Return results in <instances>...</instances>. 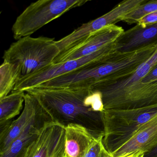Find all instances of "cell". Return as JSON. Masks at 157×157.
<instances>
[{"label": "cell", "instance_id": "cell-3", "mask_svg": "<svg viewBox=\"0 0 157 157\" xmlns=\"http://www.w3.org/2000/svg\"><path fill=\"white\" fill-rule=\"evenodd\" d=\"M54 39L41 36L24 37L12 43L3 59L15 65L21 78L46 69L53 64L61 53Z\"/></svg>", "mask_w": 157, "mask_h": 157}, {"label": "cell", "instance_id": "cell-7", "mask_svg": "<svg viewBox=\"0 0 157 157\" xmlns=\"http://www.w3.org/2000/svg\"><path fill=\"white\" fill-rule=\"evenodd\" d=\"M115 51L114 42H112L91 55L62 63L52 64L42 71L20 78L12 91H26L46 81L73 71L88 63L102 59Z\"/></svg>", "mask_w": 157, "mask_h": 157}, {"label": "cell", "instance_id": "cell-10", "mask_svg": "<svg viewBox=\"0 0 157 157\" xmlns=\"http://www.w3.org/2000/svg\"><path fill=\"white\" fill-rule=\"evenodd\" d=\"M124 29L116 25H110L93 32L86 39L71 49L60 53L53 64L62 63L91 55L114 42Z\"/></svg>", "mask_w": 157, "mask_h": 157}, {"label": "cell", "instance_id": "cell-22", "mask_svg": "<svg viewBox=\"0 0 157 157\" xmlns=\"http://www.w3.org/2000/svg\"><path fill=\"white\" fill-rule=\"evenodd\" d=\"M64 157H68L66 156L65 155V156Z\"/></svg>", "mask_w": 157, "mask_h": 157}, {"label": "cell", "instance_id": "cell-20", "mask_svg": "<svg viewBox=\"0 0 157 157\" xmlns=\"http://www.w3.org/2000/svg\"><path fill=\"white\" fill-rule=\"evenodd\" d=\"M157 23V11L148 14L137 21L136 25L144 27L147 25Z\"/></svg>", "mask_w": 157, "mask_h": 157}, {"label": "cell", "instance_id": "cell-5", "mask_svg": "<svg viewBox=\"0 0 157 157\" xmlns=\"http://www.w3.org/2000/svg\"><path fill=\"white\" fill-rule=\"evenodd\" d=\"M92 0H38L29 5L17 18L12 27L15 40L30 36L73 8Z\"/></svg>", "mask_w": 157, "mask_h": 157}, {"label": "cell", "instance_id": "cell-19", "mask_svg": "<svg viewBox=\"0 0 157 157\" xmlns=\"http://www.w3.org/2000/svg\"><path fill=\"white\" fill-rule=\"evenodd\" d=\"M103 137L97 138L84 157H112V155L105 148Z\"/></svg>", "mask_w": 157, "mask_h": 157}, {"label": "cell", "instance_id": "cell-12", "mask_svg": "<svg viewBox=\"0 0 157 157\" xmlns=\"http://www.w3.org/2000/svg\"><path fill=\"white\" fill-rule=\"evenodd\" d=\"M114 45L115 50L120 52H134L157 46V23L144 27L136 25L124 31L114 41Z\"/></svg>", "mask_w": 157, "mask_h": 157}, {"label": "cell", "instance_id": "cell-4", "mask_svg": "<svg viewBox=\"0 0 157 157\" xmlns=\"http://www.w3.org/2000/svg\"><path fill=\"white\" fill-rule=\"evenodd\" d=\"M102 114L105 126L103 143L112 155L157 115V104L136 109H104Z\"/></svg>", "mask_w": 157, "mask_h": 157}, {"label": "cell", "instance_id": "cell-6", "mask_svg": "<svg viewBox=\"0 0 157 157\" xmlns=\"http://www.w3.org/2000/svg\"><path fill=\"white\" fill-rule=\"evenodd\" d=\"M157 63V49L131 74L113 79H101L91 89L101 94L104 109H121L135 88Z\"/></svg>", "mask_w": 157, "mask_h": 157}, {"label": "cell", "instance_id": "cell-13", "mask_svg": "<svg viewBox=\"0 0 157 157\" xmlns=\"http://www.w3.org/2000/svg\"><path fill=\"white\" fill-rule=\"evenodd\" d=\"M96 139L84 126L68 124L65 127V155L84 157Z\"/></svg>", "mask_w": 157, "mask_h": 157}, {"label": "cell", "instance_id": "cell-17", "mask_svg": "<svg viewBox=\"0 0 157 157\" xmlns=\"http://www.w3.org/2000/svg\"><path fill=\"white\" fill-rule=\"evenodd\" d=\"M20 78L21 75L17 67L3 61L0 67V99L12 92Z\"/></svg>", "mask_w": 157, "mask_h": 157}, {"label": "cell", "instance_id": "cell-21", "mask_svg": "<svg viewBox=\"0 0 157 157\" xmlns=\"http://www.w3.org/2000/svg\"><path fill=\"white\" fill-rule=\"evenodd\" d=\"M143 157H157V146L151 151L145 154Z\"/></svg>", "mask_w": 157, "mask_h": 157}, {"label": "cell", "instance_id": "cell-9", "mask_svg": "<svg viewBox=\"0 0 157 157\" xmlns=\"http://www.w3.org/2000/svg\"><path fill=\"white\" fill-rule=\"evenodd\" d=\"M53 121L37 100L26 92L21 115L16 120L0 127V152H2L29 125Z\"/></svg>", "mask_w": 157, "mask_h": 157}, {"label": "cell", "instance_id": "cell-18", "mask_svg": "<svg viewBox=\"0 0 157 157\" xmlns=\"http://www.w3.org/2000/svg\"><path fill=\"white\" fill-rule=\"evenodd\" d=\"M157 11V0H149L140 5L122 18V21L132 25L145 16Z\"/></svg>", "mask_w": 157, "mask_h": 157}, {"label": "cell", "instance_id": "cell-11", "mask_svg": "<svg viewBox=\"0 0 157 157\" xmlns=\"http://www.w3.org/2000/svg\"><path fill=\"white\" fill-rule=\"evenodd\" d=\"M157 146V115L144 124L112 157H141Z\"/></svg>", "mask_w": 157, "mask_h": 157}, {"label": "cell", "instance_id": "cell-1", "mask_svg": "<svg viewBox=\"0 0 157 157\" xmlns=\"http://www.w3.org/2000/svg\"><path fill=\"white\" fill-rule=\"evenodd\" d=\"M26 92L37 100L53 121L65 127L78 124L96 139L104 137V105L98 91L90 88L34 87Z\"/></svg>", "mask_w": 157, "mask_h": 157}, {"label": "cell", "instance_id": "cell-15", "mask_svg": "<svg viewBox=\"0 0 157 157\" xmlns=\"http://www.w3.org/2000/svg\"><path fill=\"white\" fill-rule=\"evenodd\" d=\"M24 91H14L0 99V127L12 122L19 114L25 104Z\"/></svg>", "mask_w": 157, "mask_h": 157}, {"label": "cell", "instance_id": "cell-23", "mask_svg": "<svg viewBox=\"0 0 157 157\" xmlns=\"http://www.w3.org/2000/svg\"></svg>", "mask_w": 157, "mask_h": 157}, {"label": "cell", "instance_id": "cell-8", "mask_svg": "<svg viewBox=\"0 0 157 157\" xmlns=\"http://www.w3.org/2000/svg\"><path fill=\"white\" fill-rule=\"evenodd\" d=\"M65 127L53 121L45 123L39 134L18 157H64Z\"/></svg>", "mask_w": 157, "mask_h": 157}, {"label": "cell", "instance_id": "cell-14", "mask_svg": "<svg viewBox=\"0 0 157 157\" xmlns=\"http://www.w3.org/2000/svg\"><path fill=\"white\" fill-rule=\"evenodd\" d=\"M148 1L123 0L107 13L90 21V25L95 31H97L107 26L116 25L124 16Z\"/></svg>", "mask_w": 157, "mask_h": 157}, {"label": "cell", "instance_id": "cell-2", "mask_svg": "<svg viewBox=\"0 0 157 157\" xmlns=\"http://www.w3.org/2000/svg\"><path fill=\"white\" fill-rule=\"evenodd\" d=\"M157 49L150 46L131 52L115 51L73 71L46 81L35 87L90 88L103 79L122 78L132 74Z\"/></svg>", "mask_w": 157, "mask_h": 157}, {"label": "cell", "instance_id": "cell-16", "mask_svg": "<svg viewBox=\"0 0 157 157\" xmlns=\"http://www.w3.org/2000/svg\"><path fill=\"white\" fill-rule=\"evenodd\" d=\"M49 121L29 125L19 136L12 141L4 151L0 152V157H18L26 146L38 136L41 127Z\"/></svg>", "mask_w": 157, "mask_h": 157}]
</instances>
